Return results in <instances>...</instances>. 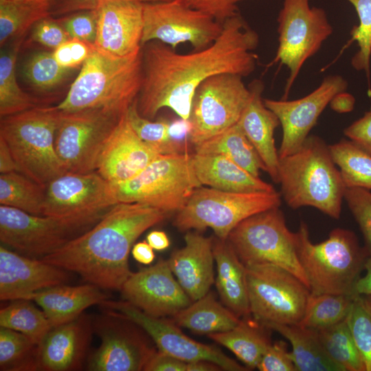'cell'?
Instances as JSON below:
<instances>
[{
    "label": "cell",
    "instance_id": "obj_29",
    "mask_svg": "<svg viewBox=\"0 0 371 371\" xmlns=\"http://www.w3.org/2000/svg\"><path fill=\"white\" fill-rule=\"evenodd\" d=\"M213 253L223 304L240 318L251 315L245 266L227 239L213 238Z\"/></svg>",
    "mask_w": 371,
    "mask_h": 371
},
{
    "label": "cell",
    "instance_id": "obj_16",
    "mask_svg": "<svg viewBox=\"0 0 371 371\" xmlns=\"http://www.w3.org/2000/svg\"><path fill=\"white\" fill-rule=\"evenodd\" d=\"M90 228L0 205V240L26 256L42 258Z\"/></svg>",
    "mask_w": 371,
    "mask_h": 371
},
{
    "label": "cell",
    "instance_id": "obj_31",
    "mask_svg": "<svg viewBox=\"0 0 371 371\" xmlns=\"http://www.w3.org/2000/svg\"><path fill=\"white\" fill-rule=\"evenodd\" d=\"M289 341L296 371H344L326 352L315 329L297 324L269 326Z\"/></svg>",
    "mask_w": 371,
    "mask_h": 371
},
{
    "label": "cell",
    "instance_id": "obj_12",
    "mask_svg": "<svg viewBox=\"0 0 371 371\" xmlns=\"http://www.w3.org/2000/svg\"><path fill=\"white\" fill-rule=\"evenodd\" d=\"M123 115L101 109L59 111L54 144L67 172L96 171L103 148Z\"/></svg>",
    "mask_w": 371,
    "mask_h": 371
},
{
    "label": "cell",
    "instance_id": "obj_37",
    "mask_svg": "<svg viewBox=\"0 0 371 371\" xmlns=\"http://www.w3.org/2000/svg\"><path fill=\"white\" fill-rule=\"evenodd\" d=\"M23 37L0 56V116L1 118L36 107V100L24 92L18 85L15 66Z\"/></svg>",
    "mask_w": 371,
    "mask_h": 371
},
{
    "label": "cell",
    "instance_id": "obj_57",
    "mask_svg": "<svg viewBox=\"0 0 371 371\" xmlns=\"http://www.w3.org/2000/svg\"><path fill=\"white\" fill-rule=\"evenodd\" d=\"M355 102L354 97L344 91L336 95L330 103L333 110L339 113H346L353 109Z\"/></svg>",
    "mask_w": 371,
    "mask_h": 371
},
{
    "label": "cell",
    "instance_id": "obj_60",
    "mask_svg": "<svg viewBox=\"0 0 371 371\" xmlns=\"http://www.w3.org/2000/svg\"><path fill=\"white\" fill-rule=\"evenodd\" d=\"M222 368L214 362L198 360L188 362V371H218Z\"/></svg>",
    "mask_w": 371,
    "mask_h": 371
},
{
    "label": "cell",
    "instance_id": "obj_58",
    "mask_svg": "<svg viewBox=\"0 0 371 371\" xmlns=\"http://www.w3.org/2000/svg\"><path fill=\"white\" fill-rule=\"evenodd\" d=\"M363 271V276L359 278L355 284V294L371 295V257L367 259Z\"/></svg>",
    "mask_w": 371,
    "mask_h": 371
},
{
    "label": "cell",
    "instance_id": "obj_34",
    "mask_svg": "<svg viewBox=\"0 0 371 371\" xmlns=\"http://www.w3.org/2000/svg\"><path fill=\"white\" fill-rule=\"evenodd\" d=\"M52 4L45 0H0V45L21 38L37 21L52 14Z\"/></svg>",
    "mask_w": 371,
    "mask_h": 371
},
{
    "label": "cell",
    "instance_id": "obj_10",
    "mask_svg": "<svg viewBox=\"0 0 371 371\" xmlns=\"http://www.w3.org/2000/svg\"><path fill=\"white\" fill-rule=\"evenodd\" d=\"M251 316L269 328L298 324L309 288L289 271L271 264L245 266Z\"/></svg>",
    "mask_w": 371,
    "mask_h": 371
},
{
    "label": "cell",
    "instance_id": "obj_55",
    "mask_svg": "<svg viewBox=\"0 0 371 371\" xmlns=\"http://www.w3.org/2000/svg\"><path fill=\"white\" fill-rule=\"evenodd\" d=\"M131 254L135 260L144 265L151 264L155 256L153 248L146 240L134 244Z\"/></svg>",
    "mask_w": 371,
    "mask_h": 371
},
{
    "label": "cell",
    "instance_id": "obj_15",
    "mask_svg": "<svg viewBox=\"0 0 371 371\" xmlns=\"http://www.w3.org/2000/svg\"><path fill=\"white\" fill-rule=\"evenodd\" d=\"M142 45L160 41L175 49L188 43L195 50L212 44L223 30V23L210 14L182 0L143 3Z\"/></svg>",
    "mask_w": 371,
    "mask_h": 371
},
{
    "label": "cell",
    "instance_id": "obj_61",
    "mask_svg": "<svg viewBox=\"0 0 371 371\" xmlns=\"http://www.w3.org/2000/svg\"><path fill=\"white\" fill-rule=\"evenodd\" d=\"M182 1L186 4H188V5L194 7L200 0H182Z\"/></svg>",
    "mask_w": 371,
    "mask_h": 371
},
{
    "label": "cell",
    "instance_id": "obj_5",
    "mask_svg": "<svg viewBox=\"0 0 371 371\" xmlns=\"http://www.w3.org/2000/svg\"><path fill=\"white\" fill-rule=\"evenodd\" d=\"M295 234L297 254L311 293L355 295V284L369 256L355 233L337 228L327 239L314 244L307 225L302 221Z\"/></svg>",
    "mask_w": 371,
    "mask_h": 371
},
{
    "label": "cell",
    "instance_id": "obj_59",
    "mask_svg": "<svg viewBox=\"0 0 371 371\" xmlns=\"http://www.w3.org/2000/svg\"><path fill=\"white\" fill-rule=\"evenodd\" d=\"M146 241L153 249L162 251L170 246V240L164 231L154 230L148 233Z\"/></svg>",
    "mask_w": 371,
    "mask_h": 371
},
{
    "label": "cell",
    "instance_id": "obj_17",
    "mask_svg": "<svg viewBox=\"0 0 371 371\" xmlns=\"http://www.w3.org/2000/svg\"><path fill=\"white\" fill-rule=\"evenodd\" d=\"M101 305L137 324L150 336L159 351L187 362L210 361L219 366L223 370H249L247 367L229 357L218 348L191 339L172 319L149 315L126 301L106 300Z\"/></svg>",
    "mask_w": 371,
    "mask_h": 371
},
{
    "label": "cell",
    "instance_id": "obj_19",
    "mask_svg": "<svg viewBox=\"0 0 371 371\" xmlns=\"http://www.w3.org/2000/svg\"><path fill=\"white\" fill-rule=\"evenodd\" d=\"M347 81L339 75L326 77L319 86L295 100L263 99L265 106L278 117L282 128L278 155L282 158L297 150L316 124L318 117L339 93L346 91Z\"/></svg>",
    "mask_w": 371,
    "mask_h": 371
},
{
    "label": "cell",
    "instance_id": "obj_44",
    "mask_svg": "<svg viewBox=\"0 0 371 371\" xmlns=\"http://www.w3.org/2000/svg\"><path fill=\"white\" fill-rule=\"evenodd\" d=\"M69 70L60 66L52 53L38 52L25 63L23 74L29 83L40 90H49L59 85Z\"/></svg>",
    "mask_w": 371,
    "mask_h": 371
},
{
    "label": "cell",
    "instance_id": "obj_56",
    "mask_svg": "<svg viewBox=\"0 0 371 371\" xmlns=\"http://www.w3.org/2000/svg\"><path fill=\"white\" fill-rule=\"evenodd\" d=\"M19 172L17 165L5 142L0 137V172L1 174Z\"/></svg>",
    "mask_w": 371,
    "mask_h": 371
},
{
    "label": "cell",
    "instance_id": "obj_35",
    "mask_svg": "<svg viewBox=\"0 0 371 371\" xmlns=\"http://www.w3.org/2000/svg\"><path fill=\"white\" fill-rule=\"evenodd\" d=\"M46 186L20 172L0 175V204L43 216Z\"/></svg>",
    "mask_w": 371,
    "mask_h": 371
},
{
    "label": "cell",
    "instance_id": "obj_24",
    "mask_svg": "<svg viewBox=\"0 0 371 371\" xmlns=\"http://www.w3.org/2000/svg\"><path fill=\"white\" fill-rule=\"evenodd\" d=\"M91 335V319L82 315L52 327L38 344L37 370L69 371L80 368Z\"/></svg>",
    "mask_w": 371,
    "mask_h": 371
},
{
    "label": "cell",
    "instance_id": "obj_3",
    "mask_svg": "<svg viewBox=\"0 0 371 371\" xmlns=\"http://www.w3.org/2000/svg\"><path fill=\"white\" fill-rule=\"evenodd\" d=\"M278 183L290 207L310 206L339 218L346 187L328 146L318 136L308 135L297 150L280 158Z\"/></svg>",
    "mask_w": 371,
    "mask_h": 371
},
{
    "label": "cell",
    "instance_id": "obj_41",
    "mask_svg": "<svg viewBox=\"0 0 371 371\" xmlns=\"http://www.w3.org/2000/svg\"><path fill=\"white\" fill-rule=\"evenodd\" d=\"M38 344L25 335L0 327V370H37Z\"/></svg>",
    "mask_w": 371,
    "mask_h": 371
},
{
    "label": "cell",
    "instance_id": "obj_45",
    "mask_svg": "<svg viewBox=\"0 0 371 371\" xmlns=\"http://www.w3.org/2000/svg\"><path fill=\"white\" fill-rule=\"evenodd\" d=\"M355 9L359 25L351 31L352 41L357 43L359 49L351 60L352 66L358 71L370 73L371 57V0H347Z\"/></svg>",
    "mask_w": 371,
    "mask_h": 371
},
{
    "label": "cell",
    "instance_id": "obj_20",
    "mask_svg": "<svg viewBox=\"0 0 371 371\" xmlns=\"http://www.w3.org/2000/svg\"><path fill=\"white\" fill-rule=\"evenodd\" d=\"M120 291L126 302L157 317H172L192 302L174 277L168 260L132 273Z\"/></svg>",
    "mask_w": 371,
    "mask_h": 371
},
{
    "label": "cell",
    "instance_id": "obj_54",
    "mask_svg": "<svg viewBox=\"0 0 371 371\" xmlns=\"http://www.w3.org/2000/svg\"><path fill=\"white\" fill-rule=\"evenodd\" d=\"M102 0H63L54 5V14L72 13L74 12L93 10L96 8L98 3ZM135 1L142 3L170 1L172 0H128Z\"/></svg>",
    "mask_w": 371,
    "mask_h": 371
},
{
    "label": "cell",
    "instance_id": "obj_23",
    "mask_svg": "<svg viewBox=\"0 0 371 371\" xmlns=\"http://www.w3.org/2000/svg\"><path fill=\"white\" fill-rule=\"evenodd\" d=\"M161 154L144 142L122 116L100 155L96 172L112 184L138 175Z\"/></svg>",
    "mask_w": 371,
    "mask_h": 371
},
{
    "label": "cell",
    "instance_id": "obj_62",
    "mask_svg": "<svg viewBox=\"0 0 371 371\" xmlns=\"http://www.w3.org/2000/svg\"><path fill=\"white\" fill-rule=\"evenodd\" d=\"M45 1H47L49 3H50L52 4V6L53 5H56V3L60 2L63 0H45Z\"/></svg>",
    "mask_w": 371,
    "mask_h": 371
},
{
    "label": "cell",
    "instance_id": "obj_49",
    "mask_svg": "<svg viewBox=\"0 0 371 371\" xmlns=\"http://www.w3.org/2000/svg\"><path fill=\"white\" fill-rule=\"evenodd\" d=\"M260 371H296L288 350L287 344L283 341L271 343L262 356L256 367Z\"/></svg>",
    "mask_w": 371,
    "mask_h": 371
},
{
    "label": "cell",
    "instance_id": "obj_38",
    "mask_svg": "<svg viewBox=\"0 0 371 371\" xmlns=\"http://www.w3.org/2000/svg\"><path fill=\"white\" fill-rule=\"evenodd\" d=\"M316 330L328 357L344 371H366L363 357L346 319Z\"/></svg>",
    "mask_w": 371,
    "mask_h": 371
},
{
    "label": "cell",
    "instance_id": "obj_39",
    "mask_svg": "<svg viewBox=\"0 0 371 371\" xmlns=\"http://www.w3.org/2000/svg\"><path fill=\"white\" fill-rule=\"evenodd\" d=\"M355 295L310 293L303 317L297 325L317 330L346 319Z\"/></svg>",
    "mask_w": 371,
    "mask_h": 371
},
{
    "label": "cell",
    "instance_id": "obj_7",
    "mask_svg": "<svg viewBox=\"0 0 371 371\" xmlns=\"http://www.w3.org/2000/svg\"><path fill=\"white\" fill-rule=\"evenodd\" d=\"M280 205L281 194L276 190L236 192L201 186L175 213L173 225L181 232L210 228L217 238L226 240L246 218Z\"/></svg>",
    "mask_w": 371,
    "mask_h": 371
},
{
    "label": "cell",
    "instance_id": "obj_28",
    "mask_svg": "<svg viewBox=\"0 0 371 371\" xmlns=\"http://www.w3.org/2000/svg\"><path fill=\"white\" fill-rule=\"evenodd\" d=\"M192 164L201 186L236 192H270L273 186L255 177L228 157L214 153H192Z\"/></svg>",
    "mask_w": 371,
    "mask_h": 371
},
{
    "label": "cell",
    "instance_id": "obj_13",
    "mask_svg": "<svg viewBox=\"0 0 371 371\" xmlns=\"http://www.w3.org/2000/svg\"><path fill=\"white\" fill-rule=\"evenodd\" d=\"M117 203L112 184L96 171L67 172L46 186L43 216L91 228Z\"/></svg>",
    "mask_w": 371,
    "mask_h": 371
},
{
    "label": "cell",
    "instance_id": "obj_52",
    "mask_svg": "<svg viewBox=\"0 0 371 371\" xmlns=\"http://www.w3.org/2000/svg\"><path fill=\"white\" fill-rule=\"evenodd\" d=\"M242 0H200L193 8L210 14L223 23L227 18L238 13L236 3Z\"/></svg>",
    "mask_w": 371,
    "mask_h": 371
},
{
    "label": "cell",
    "instance_id": "obj_8",
    "mask_svg": "<svg viewBox=\"0 0 371 371\" xmlns=\"http://www.w3.org/2000/svg\"><path fill=\"white\" fill-rule=\"evenodd\" d=\"M112 186L118 203H141L170 214L179 211L201 184L192 153H185L160 155L135 177Z\"/></svg>",
    "mask_w": 371,
    "mask_h": 371
},
{
    "label": "cell",
    "instance_id": "obj_40",
    "mask_svg": "<svg viewBox=\"0 0 371 371\" xmlns=\"http://www.w3.org/2000/svg\"><path fill=\"white\" fill-rule=\"evenodd\" d=\"M32 300H11L0 311V326L25 335L36 344L52 328L45 313L36 308Z\"/></svg>",
    "mask_w": 371,
    "mask_h": 371
},
{
    "label": "cell",
    "instance_id": "obj_14",
    "mask_svg": "<svg viewBox=\"0 0 371 371\" xmlns=\"http://www.w3.org/2000/svg\"><path fill=\"white\" fill-rule=\"evenodd\" d=\"M240 76L221 74L205 80L196 89L188 122L194 146L237 124L250 98Z\"/></svg>",
    "mask_w": 371,
    "mask_h": 371
},
{
    "label": "cell",
    "instance_id": "obj_25",
    "mask_svg": "<svg viewBox=\"0 0 371 371\" xmlns=\"http://www.w3.org/2000/svg\"><path fill=\"white\" fill-rule=\"evenodd\" d=\"M185 245L170 255L168 262L191 300L207 294L214 282L213 238L188 232Z\"/></svg>",
    "mask_w": 371,
    "mask_h": 371
},
{
    "label": "cell",
    "instance_id": "obj_48",
    "mask_svg": "<svg viewBox=\"0 0 371 371\" xmlns=\"http://www.w3.org/2000/svg\"><path fill=\"white\" fill-rule=\"evenodd\" d=\"M94 48L93 44L77 38H69L54 49L52 54L60 66L71 69L82 65Z\"/></svg>",
    "mask_w": 371,
    "mask_h": 371
},
{
    "label": "cell",
    "instance_id": "obj_22",
    "mask_svg": "<svg viewBox=\"0 0 371 371\" xmlns=\"http://www.w3.org/2000/svg\"><path fill=\"white\" fill-rule=\"evenodd\" d=\"M71 271L42 259L0 247V299L28 300L35 293L69 281Z\"/></svg>",
    "mask_w": 371,
    "mask_h": 371
},
{
    "label": "cell",
    "instance_id": "obj_30",
    "mask_svg": "<svg viewBox=\"0 0 371 371\" xmlns=\"http://www.w3.org/2000/svg\"><path fill=\"white\" fill-rule=\"evenodd\" d=\"M271 328L251 315L240 318L234 328L207 336L232 351L249 370L256 368L264 352L272 343Z\"/></svg>",
    "mask_w": 371,
    "mask_h": 371
},
{
    "label": "cell",
    "instance_id": "obj_32",
    "mask_svg": "<svg viewBox=\"0 0 371 371\" xmlns=\"http://www.w3.org/2000/svg\"><path fill=\"white\" fill-rule=\"evenodd\" d=\"M179 326L197 334L222 333L236 327L240 318L208 292L172 317Z\"/></svg>",
    "mask_w": 371,
    "mask_h": 371
},
{
    "label": "cell",
    "instance_id": "obj_21",
    "mask_svg": "<svg viewBox=\"0 0 371 371\" xmlns=\"http://www.w3.org/2000/svg\"><path fill=\"white\" fill-rule=\"evenodd\" d=\"M97 31L95 47L116 58L142 50L143 3L128 0H102L95 8Z\"/></svg>",
    "mask_w": 371,
    "mask_h": 371
},
{
    "label": "cell",
    "instance_id": "obj_1",
    "mask_svg": "<svg viewBox=\"0 0 371 371\" xmlns=\"http://www.w3.org/2000/svg\"><path fill=\"white\" fill-rule=\"evenodd\" d=\"M259 36L239 13L223 23L218 38L207 47L181 54L160 41L142 47V82L137 98L141 116L154 119L164 108L188 120L194 93L207 78L221 74L245 77L256 69Z\"/></svg>",
    "mask_w": 371,
    "mask_h": 371
},
{
    "label": "cell",
    "instance_id": "obj_53",
    "mask_svg": "<svg viewBox=\"0 0 371 371\" xmlns=\"http://www.w3.org/2000/svg\"><path fill=\"white\" fill-rule=\"evenodd\" d=\"M144 371H188V362L161 351L155 350L144 368Z\"/></svg>",
    "mask_w": 371,
    "mask_h": 371
},
{
    "label": "cell",
    "instance_id": "obj_11",
    "mask_svg": "<svg viewBox=\"0 0 371 371\" xmlns=\"http://www.w3.org/2000/svg\"><path fill=\"white\" fill-rule=\"evenodd\" d=\"M277 21L278 46L273 63L279 62L289 71L282 98L286 100L304 64L333 30L325 10L311 6L309 0H284Z\"/></svg>",
    "mask_w": 371,
    "mask_h": 371
},
{
    "label": "cell",
    "instance_id": "obj_36",
    "mask_svg": "<svg viewBox=\"0 0 371 371\" xmlns=\"http://www.w3.org/2000/svg\"><path fill=\"white\" fill-rule=\"evenodd\" d=\"M346 188L371 190V155L350 139L328 146Z\"/></svg>",
    "mask_w": 371,
    "mask_h": 371
},
{
    "label": "cell",
    "instance_id": "obj_2",
    "mask_svg": "<svg viewBox=\"0 0 371 371\" xmlns=\"http://www.w3.org/2000/svg\"><path fill=\"white\" fill-rule=\"evenodd\" d=\"M168 215L146 204L119 203L89 230L41 259L102 289L120 291L133 273L128 256L134 243Z\"/></svg>",
    "mask_w": 371,
    "mask_h": 371
},
{
    "label": "cell",
    "instance_id": "obj_47",
    "mask_svg": "<svg viewBox=\"0 0 371 371\" xmlns=\"http://www.w3.org/2000/svg\"><path fill=\"white\" fill-rule=\"evenodd\" d=\"M61 25L71 38H77L94 44L97 31L95 10L72 12L63 19Z\"/></svg>",
    "mask_w": 371,
    "mask_h": 371
},
{
    "label": "cell",
    "instance_id": "obj_51",
    "mask_svg": "<svg viewBox=\"0 0 371 371\" xmlns=\"http://www.w3.org/2000/svg\"><path fill=\"white\" fill-rule=\"evenodd\" d=\"M348 139L371 155V110L344 131Z\"/></svg>",
    "mask_w": 371,
    "mask_h": 371
},
{
    "label": "cell",
    "instance_id": "obj_27",
    "mask_svg": "<svg viewBox=\"0 0 371 371\" xmlns=\"http://www.w3.org/2000/svg\"><path fill=\"white\" fill-rule=\"evenodd\" d=\"M101 289L91 283L78 286L63 284L35 293L28 300L41 307L54 327L76 319L88 307L106 301L108 296Z\"/></svg>",
    "mask_w": 371,
    "mask_h": 371
},
{
    "label": "cell",
    "instance_id": "obj_6",
    "mask_svg": "<svg viewBox=\"0 0 371 371\" xmlns=\"http://www.w3.org/2000/svg\"><path fill=\"white\" fill-rule=\"evenodd\" d=\"M59 111L33 109L1 118L0 137L7 144L19 172L46 186L67 172L55 148Z\"/></svg>",
    "mask_w": 371,
    "mask_h": 371
},
{
    "label": "cell",
    "instance_id": "obj_50",
    "mask_svg": "<svg viewBox=\"0 0 371 371\" xmlns=\"http://www.w3.org/2000/svg\"><path fill=\"white\" fill-rule=\"evenodd\" d=\"M32 38L35 42L54 49L71 38L61 23L49 16L33 25Z\"/></svg>",
    "mask_w": 371,
    "mask_h": 371
},
{
    "label": "cell",
    "instance_id": "obj_43",
    "mask_svg": "<svg viewBox=\"0 0 371 371\" xmlns=\"http://www.w3.org/2000/svg\"><path fill=\"white\" fill-rule=\"evenodd\" d=\"M346 320L363 357L366 371H371V295H356Z\"/></svg>",
    "mask_w": 371,
    "mask_h": 371
},
{
    "label": "cell",
    "instance_id": "obj_33",
    "mask_svg": "<svg viewBox=\"0 0 371 371\" xmlns=\"http://www.w3.org/2000/svg\"><path fill=\"white\" fill-rule=\"evenodd\" d=\"M194 153L223 155L255 177L266 167L254 146L237 123L194 146Z\"/></svg>",
    "mask_w": 371,
    "mask_h": 371
},
{
    "label": "cell",
    "instance_id": "obj_4",
    "mask_svg": "<svg viewBox=\"0 0 371 371\" xmlns=\"http://www.w3.org/2000/svg\"><path fill=\"white\" fill-rule=\"evenodd\" d=\"M142 76V50L116 58L95 47L65 99L53 107L63 112L101 109L124 115L137 98Z\"/></svg>",
    "mask_w": 371,
    "mask_h": 371
},
{
    "label": "cell",
    "instance_id": "obj_46",
    "mask_svg": "<svg viewBox=\"0 0 371 371\" xmlns=\"http://www.w3.org/2000/svg\"><path fill=\"white\" fill-rule=\"evenodd\" d=\"M344 199L360 227L364 247L371 257V191L361 188H346Z\"/></svg>",
    "mask_w": 371,
    "mask_h": 371
},
{
    "label": "cell",
    "instance_id": "obj_42",
    "mask_svg": "<svg viewBox=\"0 0 371 371\" xmlns=\"http://www.w3.org/2000/svg\"><path fill=\"white\" fill-rule=\"evenodd\" d=\"M127 119L138 136L161 155L188 153L187 144L172 139L170 123L165 120L153 121L140 115L137 100L126 112Z\"/></svg>",
    "mask_w": 371,
    "mask_h": 371
},
{
    "label": "cell",
    "instance_id": "obj_9",
    "mask_svg": "<svg viewBox=\"0 0 371 371\" xmlns=\"http://www.w3.org/2000/svg\"><path fill=\"white\" fill-rule=\"evenodd\" d=\"M279 207L246 218L232 229L227 240L245 266L277 265L293 273L309 288L297 254L295 234L287 227Z\"/></svg>",
    "mask_w": 371,
    "mask_h": 371
},
{
    "label": "cell",
    "instance_id": "obj_18",
    "mask_svg": "<svg viewBox=\"0 0 371 371\" xmlns=\"http://www.w3.org/2000/svg\"><path fill=\"white\" fill-rule=\"evenodd\" d=\"M100 321L97 330L101 339L99 348L89 357L91 371H139L156 350L141 328L115 313Z\"/></svg>",
    "mask_w": 371,
    "mask_h": 371
},
{
    "label": "cell",
    "instance_id": "obj_26",
    "mask_svg": "<svg viewBox=\"0 0 371 371\" xmlns=\"http://www.w3.org/2000/svg\"><path fill=\"white\" fill-rule=\"evenodd\" d=\"M248 87L250 98L238 124L258 153L266 172L275 183H278L280 157L275 145L274 133L280 121L264 103L262 82L255 80Z\"/></svg>",
    "mask_w": 371,
    "mask_h": 371
}]
</instances>
